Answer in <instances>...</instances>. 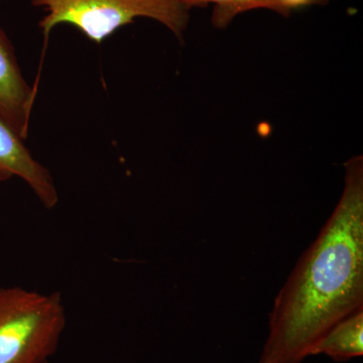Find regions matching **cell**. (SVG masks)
<instances>
[{
  "label": "cell",
  "mask_w": 363,
  "mask_h": 363,
  "mask_svg": "<svg viewBox=\"0 0 363 363\" xmlns=\"http://www.w3.org/2000/svg\"><path fill=\"white\" fill-rule=\"evenodd\" d=\"M66 325L61 293L0 288V363H50Z\"/></svg>",
  "instance_id": "obj_3"
},
{
  "label": "cell",
  "mask_w": 363,
  "mask_h": 363,
  "mask_svg": "<svg viewBox=\"0 0 363 363\" xmlns=\"http://www.w3.org/2000/svg\"><path fill=\"white\" fill-rule=\"evenodd\" d=\"M189 11L194 7L214 4L212 25L217 28H225L236 16L255 9H267L281 16V7L277 0H177Z\"/></svg>",
  "instance_id": "obj_7"
},
{
  "label": "cell",
  "mask_w": 363,
  "mask_h": 363,
  "mask_svg": "<svg viewBox=\"0 0 363 363\" xmlns=\"http://www.w3.org/2000/svg\"><path fill=\"white\" fill-rule=\"evenodd\" d=\"M35 95L23 77L13 43L0 28V118L25 140Z\"/></svg>",
  "instance_id": "obj_5"
},
{
  "label": "cell",
  "mask_w": 363,
  "mask_h": 363,
  "mask_svg": "<svg viewBox=\"0 0 363 363\" xmlns=\"http://www.w3.org/2000/svg\"><path fill=\"white\" fill-rule=\"evenodd\" d=\"M32 4L45 13L39 23L44 35L42 59L52 30L60 25L74 26L100 45L140 18L157 21L183 42L190 23V11L177 0H32Z\"/></svg>",
  "instance_id": "obj_2"
},
{
  "label": "cell",
  "mask_w": 363,
  "mask_h": 363,
  "mask_svg": "<svg viewBox=\"0 0 363 363\" xmlns=\"http://www.w3.org/2000/svg\"><path fill=\"white\" fill-rule=\"evenodd\" d=\"M281 7V16H289L295 9L309 6H324L329 0H277Z\"/></svg>",
  "instance_id": "obj_8"
},
{
  "label": "cell",
  "mask_w": 363,
  "mask_h": 363,
  "mask_svg": "<svg viewBox=\"0 0 363 363\" xmlns=\"http://www.w3.org/2000/svg\"><path fill=\"white\" fill-rule=\"evenodd\" d=\"M14 177L30 186L45 209L58 205V190L51 172L33 157L25 140L0 118V182Z\"/></svg>",
  "instance_id": "obj_4"
},
{
  "label": "cell",
  "mask_w": 363,
  "mask_h": 363,
  "mask_svg": "<svg viewBox=\"0 0 363 363\" xmlns=\"http://www.w3.org/2000/svg\"><path fill=\"white\" fill-rule=\"evenodd\" d=\"M321 354L339 362L362 357L363 310L346 317L325 334L312 351V357Z\"/></svg>",
  "instance_id": "obj_6"
},
{
  "label": "cell",
  "mask_w": 363,
  "mask_h": 363,
  "mask_svg": "<svg viewBox=\"0 0 363 363\" xmlns=\"http://www.w3.org/2000/svg\"><path fill=\"white\" fill-rule=\"evenodd\" d=\"M340 199L279 289L259 363H302L334 325L363 310V157L344 164Z\"/></svg>",
  "instance_id": "obj_1"
}]
</instances>
